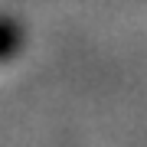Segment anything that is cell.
I'll return each instance as SVG.
<instances>
[{"mask_svg": "<svg viewBox=\"0 0 147 147\" xmlns=\"http://www.w3.org/2000/svg\"><path fill=\"white\" fill-rule=\"evenodd\" d=\"M13 49H16V23L7 20L3 23V56H13Z\"/></svg>", "mask_w": 147, "mask_h": 147, "instance_id": "1", "label": "cell"}]
</instances>
